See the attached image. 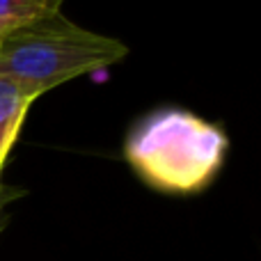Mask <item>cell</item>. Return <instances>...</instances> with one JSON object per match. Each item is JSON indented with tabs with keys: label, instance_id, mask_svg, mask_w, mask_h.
<instances>
[{
	"label": "cell",
	"instance_id": "obj_1",
	"mask_svg": "<svg viewBox=\"0 0 261 261\" xmlns=\"http://www.w3.org/2000/svg\"><path fill=\"white\" fill-rule=\"evenodd\" d=\"M229 138L218 124L176 106L140 117L124 140V161L163 195H197L220 174Z\"/></svg>",
	"mask_w": 261,
	"mask_h": 261
},
{
	"label": "cell",
	"instance_id": "obj_2",
	"mask_svg": "<svg viewBox=\"0 0 261 261\" xmlns=\"http://www.w3.org/2000/svg\"><path fill=\"white\" fill-rule=\"evenodd\" d=\"M128 46L62 14L0 39V78L44 96L73 78L122 62Z\"/></svg>",
	"mask_w": 261,
	"mask_h": 261
},
{
	"label": "cell",
	"instance_id": "obj_3",
	"mask_svg": "<svg viewBox=\"0 0 261 261\" xmlns=\"http://www.w3.org/2000/svg\"><path fill=\"white\" fill-rule=\"evenodd\" d=\"M37 99L39 94L30 92L28 87L0 78V176Z\"/></svg>",
	"mask_w": 261,
	"mask_h": 261
},
{
	"label": "cell",
	"instance_id": "obj_4",
	"mask_svg": "<svg viewBox=\"0 0 261 261\" xmlns=\"http://www.w3.org/2000/svg\"><path fill=\"white\" fill-rule=\"evenodd\" d=\"M62 14V0H0V39Z\"/></svg>",
	"mask_w": 261,
	"mask_h": 261
}]
</instances>
